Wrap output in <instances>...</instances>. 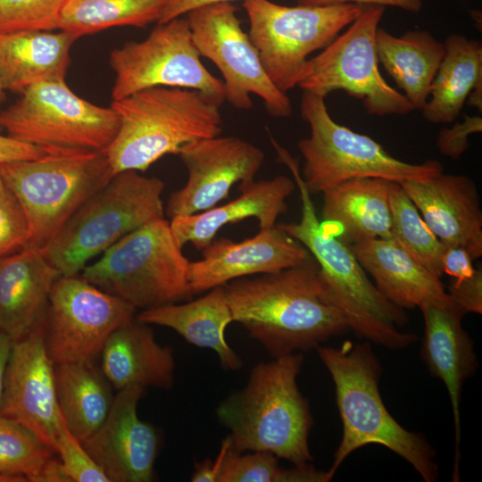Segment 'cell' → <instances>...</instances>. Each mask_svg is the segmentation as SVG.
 <instances>
[{"mask_svg":"<svg viewBox=\"0 0 482 482\" xmlns=\"http://www.w3.org/2000/svg\"><path fill=\"white\" fill-rule=\"evenodd\" d=\"M60 272L42 248L26 247L0 259V330L13 341L44 316Z\"/></svg>","mask_w":482,"mask_h":482,"instance_id":"603a6c76","label":"cell"},{"mask_svg":"<svg viewBox=\"0 0 482 482\" xmlns=\"http://www.w3.org/2000/svg\"><path fill=\"white\" fill-rule=\"evenodd\" d=\"M388 201L391 238L430 272L441 278L445 245L399 183L391 182Z\"/></svg>","mask_w":482,"mask_h":482,"instance_id":"d6a6232c","label":"cell"},{"mask_svg":"<svg viewBox=\"0 0 482 482\" xmlns=\"http://www.w3.org/2000/svg\"><path fill=\"white\" fill-rule=\"evenodd\" d=\"M444 245L482 256V210L476 183L465 175L444 174L399 183Z\"/></svg>","mask_w":482,"mask_h":482,"instance_id":"44dd1931","label":"cell"},{"mask_svg":"<svg viewBox=\"0 0 482 482\" xmlns=\"http://www.w3.org/2000/svg\"><path fill=\"white\" fill-rule=\"evenodd\" d=\"M376 287L392 303L413 309L451 299L440 278L411 256L392 238H373L350 245Z\"/></svg>","mask_w":482,"mask_h":482,"instance_id":"484cf974","label":"cell"},{"mask_svg":"<svg viewBox=\"0 0 482 482\" xmlns=\"http://www.w3.org/2000/svg\"><path fill=\"white\" fill-rule=\"evenodd\" d=\"M376 47L378 62L413 109L421 110L445 54V45L428 31L411 30L395 37L378 28Z\"/></svg>","mask_w":482,"mask_h":482,"instance_id":"f1b7e54d","label":"cell"},{"mask_svg":"<svg viewBox=\"0 0 482 482\" xmlns=\"http://www.w3.org/2000/svg\"><path fill=\"white\" fill-rule=\"evenodd\" d=\"M157 24L145 39L111 52L112 100L153 87L195 89L225 100L222 81L201 62L187 17Z\"/></svg>","mask_w":482,"mask_h":482,"instance_id":"5bb4252c","label":"cell"},{"mask_svg":"<svg viewBox=\"0 0 482 482\" xmlns=\"http://www.w3.org/2000/svg\"><path fill=\"white\" fill-rule=\"evenodd\" d=\"M384 10V6L365 5L345 33L307 60L297 87L324 98L332 91L344 90L361 99L372 115H401L413 111L405 96L393 88L378 70L376 35Z\"/></svg>","mask_w":482,"mask_h":482,"instance_id":"7c38bea8","label":"cell"},{"mask_svg":"<svg viewBox=\"0 0 482 482\" xmlns=\"http://www.w3.org/2000/svg\"><path fill=\"white\" fill-rule=\"evenodd\" d=\"M136 310L79 274L61 276L43 318L50 359L54 364L94 362L111 334L133 320Z\"/></svg>","mask_w":482,"mask_h":482,"instance_id":"9a60e30c","label":"cell"},{"mask_svg":"<svg viewBox=\"0 0 482 482\" xmlns=\"http://www.w3.org/2000/svg\"><path fill=\"white\" fill-rule=\"evenodd\" d=\"M0 113L6 135L43 149L104 151L115 137L119 118L110 107L76 95L65 79L33 85Z\"/></svg>","mask_w":482,"mask_h":482,"instance_id":"30bf717a","label":"cell"},{"mask_svg":"<svg viewBox=\"0 0 482 482\" xmlns=\"http://www.w3.org/2000/svg\"><path fill=\"white\" fill-rule=\"evenodd\" d=\"M232 446L231 440L228 436L221 443L220 449L215 459H206L195 465L194 473L191 476L193 482H220L227 453Z\"/></svg>","mask_w":482,"mask_h":482,"instance_id":"b9f144b4","label":"cell"},{"mask_svg":"<svg viewBox=\"0 0 482 482\" xmlns=\"http://www.w3.org/2000/svg\"><path fill=\"white\" fill-rule=\"evenodd\" d=\"M233 1L236 0H167L157 23L167 22L204 5L215 3H231Z\"/></svg>","mask_w":482,"mask_h":482,"instance_id":"f6af8a7d","label":"cell"},{"mask_svg":"<svg viewBox=\"0 0 482 482\" xmlns=\"http://www.w3.org/2000/svg\"><path fill=\"white\" fill-rule=\"evenodd\" d=\"M29 223L12 192H0V259L23 249L29 241Z\"/></svg>","mask_w":482,"mask_h":482,"instance_id":"74e56055","label":"cell"},{"mask_svg":"<svg viewBox=\"0 0 482 482\" xmlns=\"http://www.w3.org/2000/svg\"><path fill=\"white\" fill-rule=\"evenodd\" d=\"M4 99H5V89L4 88L3 84L1 82V79H0V113L2 112L1 106H2V104L4 103ZM1 129H2V128L0 126V130Z\"/></svg>","mask_w":482,"mask_h":482,"instance_id":"c3c4849f","label":"cell"},{"mask_svg":"<svg viewBox=\"0 0 482 482\" xmlns=\"http://www.w3.org/2000/svg\"><path fill=\"white\" fill-rule=\"evenodd\" d=\"M202 251L203 258L189 264L192 294L224 286L234 279L278 272L311 256L298 240L277 224L240 242L213 239Z\"/></svg>","mask_w":482,"mask_h":482,"instance_id":"d6986e66","label":"cell"},{"mask_svg":"<svg viewBox=\"0 0 482 482\" xmlns=\"http://www.w3.org/2000/svg\"><path fill=\"white\" fill-rule=\"evenodd\" d=\"M224 100L195 89L153 87L112 100L119 129L104 151L112 174L145 171L166 154L219 136Z\"/></svg>","mask_w":482,"mask_h":482,"instance_id":"5b68a950","label":"cell"},{"mask_svg":"<svg viewBox=\"0 0 482 482\" xmlns=\"http://www.w3.org/2000/svg\"><path fill=\"white\" fill-rule=\"evenodd\" d=\"M36 159L0 164L3 181L29 223L24 247L44 248L77 210L113 177L104 151L45 149Z\"/></svg>","mask_w":482,"mask_h":482,"instance_id":"8992f818","label":"cell"},{"mask_svg":"<svg viewBox=\"0 0 482 482\" xmlns=\"http://www.w3.org/2000/svg\"><path fill=\"white\" fill-rule=\"evenodd\" d=\"M473 261L470 253L463 247L445 245L442 258L443 273L452 277L453 279L468 278L477 270Z\"/></svg>","mask_w":482,"mask_h":482,"instance_id":"60d3db41","label":"cell"},{"mask_svg":"<svg viewBox=\"0 0 482 482\" xmlns=\"http://www.w3.org/2000/svg\"><path fill=\"white\" fill-rule=\"evenodd\" d=\"M164 183L137 170L119 172L91 195L43 249L61 276L79 274L89 260L130 232L164 218Z\"/></svg>","mask_w":482,"mask_h":482,"instance_id":"52a82bcc","label":"cell"},{"mask_svg":"<svg viewBox=\"0 0 482 482\" xmlns=\"http://www.w3.org/2000/svg\"><path fill=\"white\" fill-rule=\"evenodd\" d=\"M55 453L71 482H109L81 442L70 431L64 420L59 431Z\"/></svg>","mask_w":482,"mask_h":482,"instance_id":"8d00e7d4","label":"cell"},{"mask_svg":"<svg viewBox=\"0 0 482 482\" xmlns=\"http://www.w3.org/2000/svg\"><path fill=\"white\" fill-rule=\"evenodd\" d=\"M272 144L293 174L302 204L298 222L278 227L298 240L317 262L322 300L359 337L390 350H402L416 342V334L399 329L408 321L404 310L378 291L349 245L322 229L295 160L275 140Z\"/></svg>","mask_w":482,"mask_h":482,"instance_id":"7a4b0ae2","label":"cell"},{"mask_svg":"<svg viewBox=\"0 0 482 482\" xmlns=\"http://www.w3.org/2000/svg\"><path fill=\"white\" fill-rule=\"evenodd\" d=\"M140 386L118 390L102 426L81 444L109 482H150L160 449V436L137 415Z\"/></svg>","mask_w":482,"mask_h":482,"instance_id":"ac0fdd59","label":"cell"},{"mask_svg":"<svg viewBox=\"0 0 482 482\" xmlns=\"http://www.w3.org/2000/svg\"><path fill=\"white\" fill-rule=\"evenodd\" d=\"M302 118L311 134L298 142L303 158L302 179L311 194L357 178H381L402 183L427 180L444 170L436 160L410 163L395 158L373 138L333 120L325 98L303 91Z\"/></svg>","mask_w":482,"mask_h":482,"instance_id":"9c48e42d","label":"cell"},{"mask_svg":"<svg viewBox=\"0 0 482 482\" xmlns=\"http://www.w3.org/2000/svg\"><path fill=\"white\" fill-rule=\"evenodd\" d=\"M291 468L279 467L278 458L262 451L242 454L233 446L229 450L220 482H289Z\"/></svg>","mask_w":482,"mask_h":482,"instance_id":"d590c367","label":"cell"},{"mask_svg":"<svg viewBox=\"0 0 482 482\" xmlns=\"http://www.w3.org/2000/svg\"><path fill=\"white\" fill-rule=\"evenodd\" d=\"M100 355L101 370L117 390L128 386L170 389L173 386V349L159 344L149 325L137 319L113 331Z\"/></svg>","mask_w":482,"mask_h":482,"instance_id":"d4e9b609","label":"cell"},{"mask_svg":"<svg viewBox=\"0 0 482 482\" xmlns=\"http://www.w3.org/2000/svg\"><path fill=\"white\" fill-rule=\"evenodd\" d=\"M315 349L332 378L343 426L328 473L334 477L352 453L376 444L408 461L424 481H436L438 466L433 446L420 433L402 427L383 403L378 386L382 368L370 342L346 340L340 346Z\"/></svg>","mask_w":482,"mask_h":482,"instance_id":"3957f363","label":"cell"},{"mask_svg":"<svg viewBox=\"0 0 482 482\" xmlns=\"http://www.w3.org/2000/svg\"><path fill=\"white\" fill-rule=\"evenodd\" d=\"M450 297L461 307L466 313H482V270L477 269L475 273L462 279H452L449 292Z\"/></svg>","mask_w":482,"mask_h":482,"instance_id":"ab89813d","label":"cell"},{"mask_svg":"<svg viewBox=\"0 0 482 482\" xmlns=\"http://www.w3.org/2000/svg\"><path fill=\"white\" fill-rule=\"evenodd\" d=\"M303 360L294 353L257 363L245 386L220 403L216 415L236 451L269 452L293 465L312 461L313 420L296 382Z\"/></svg>","mask_w":482,"mask_h":482,"instance_id":"277c9868","label":"cell"},{"mask_svg":"<svg viewBox=\"0 0 482 482\" xmlns=\"http://www.w3.org/2000/svg\"><path fill=\"white\" fill-rule=\"evenodd\" d=\"M223 287L233 321L273 358L309 351L349 330L342 316L322 300L319 267L312 255L298 265Z\"/></svg>","mask_w":482,"mask_h":482,"instance_id":"6da1fadb","label":"cell"},{"mask_svg":"<svg viewBox=\"0 0 482 482\" xmlns=\"http://www.w3.org/2000/svg\"><path fill=\"white\" fill-rule=\"evenodd\" d=\"M181 248L170 222L159 219L120 238L80 275L136 309L175 303L193 295Z\"/></svg>","mask_w":482,"mask_h":482,"instance_id":"ba28073f","label":"cell"},{"mask_svg":"<svg viewBox=\"0 0 482 482\" xmlns=\"http://www.w3.org/2000/svg\"><path fill=\"white\" fill-rule=\"evenodd\" d=\"M188 179L169 198L166 213L172 219L213 208L228 197L231 187L253 180L264 161L263 152L234 137H212L185 147L179 154Z\"/></svg>","mask_w":482,"mask_h":482,"instance_id":"e0dca14e","label":"cell"},{"mask_svg":"<svg viewBox=\"0 0 482 482\" xmlns=\"http://www.w3.org/2000/svg\"><path fill=\"white\" fill-rule=\"evenodd\" d=\"M4 187V183L3 181V179L0 173V192L3 190Z\"/></svg>","mask_w":482,"mask_h":482,"instance_id":"681fc988","label":"cell"},{"mask_svg":"<svg viewBox=\"0 0 482 482\" xmlns=\"http://www.w3.org/2000/svg\"><path fill=\"white\" fill-rule=\"evenodd\" d=\"M167 0H67L58 29L80 37L119 26L144 27L158 21Z\"/></svg>","mask_w":482,"mask_h":482,"instance_id":"1f68e13d","label":"cell"},{"mask_svg":"<svg viewBox=\"0 0 482 482\" xmlns=\"http://www.w3.org/2000/svg\"><path fill=\"white\" fill-rule=\"evenodd\" d=\"M0 482H28L25 478L0 472Z\"/></svg>","mask_w":482,"mask_h":482,"instance_id":"7dc6e473","label":"cell"},{"mask_svg":"<svg viewBox=\"0 0 482 482\" xmlns=\"http://www.w3.org/2000/svg\"><path fill=\"white\" fill-rule=\"evenodd\" d=\"M54 451L23 425L0 416V472L36 482Z\"/></svg>","mask_w":482,"mask_h":482,"instance_id":"836d02e7","label":"cell"},{"mask_svg":"<svg viewBox=\"0 0 482 482\" xmlns=\"http://www.w3.org/2000/svg\"><path fill=\"white\" fill-rule=\"evenodd\" d=\"M249 37L272 83L286 93L297 87L310 54L326 47L365 5L285 6L245 0Z\"/></svg>","mask_w":482,"mask_h":482,"instance_id":"8fae6325","label":"cell"},{"mask_svg":"<svg viewBox=\"0 0 482 482\" xmlns=\"http://www.w3.org/2000/svg\"><path fill=\"white\" fill-rule=\"evenodd\" d=\"M58 405L66 426L81 443L104 422L114 395L94 362L54 364Z\"/></svg>","mask_w":482,"mask_h":482,"instance_id":"4dcf8cb0","label":"cell"},{"mask_svg":"<svg viewBox=\"0 0 482 482\" xmlns=\"http://www.w3.org/2000/svg\"><path fill=\"white\" fill-rule=\"evenodd\" d=\"M445 54L421 109L431 123H449L460 114L473 89L482 87V46L475 39L453 33L444 43Z\"/></svg>","mask_w":482,"mask_h":482,"instance_id":"f546056e","label":"cell"},{"mask_svg":"<svg viewBox=\"0 0 482 482\" xmlns=\"http://www.w3.org/2000/svg\"><path fill=\"white\" fill-rule=\"evenodd\" d=\"M295 180L283 175L269 180L240 183V195L223 205L207 211L170 219V224L178 244L190 243L203 250L225 225L255 218L260 229L272 228L287 210V199L295 191Z\"/></svg>","mask_w":482,"mask_h":482,"instance_id":"7402d4cb","label":"cell"},{"mask_svg":"<svg viewBox=\"0 0 482 482\" xmlns=\"http://www.w3.org/2000/svg\"><path fill=\"white\" fill-rule=\"evenodd\" d=\"M237 11L231 3H215L187 12L195 45L201 57L211 60L221 72L224 98L229 104L249 110L253 94L274 117H289L293 112L290 99L269 78Z\"/></svg>","mask_w":482,"mask_h":482,"instance_id":"4fadbf2b","label":"cell"},{"mask_svg":"<svg viewBox=\"0 0 482 482\" xmlns=\"http://www.w3.org/2000/svg\"><path fill=\"white\" fill-rule=\"evenodd\" d=\"M43 318L13 343L1 416L31 430L55 453L63 418L57 401L54 364L45 345Z\"/></svg>","mask_w":482,"mask_h":482,"instance_id":"2e32d148","label":"cell"},{"mask_svg":"<svg viewBox=\"0 0 482 482\" xmlns=\"http://www.w3.org/2000/svg\"><path fill=\"white\" fill-rule=\"evenodd\" d=\"M425 324L420 356L430 374L444 382L450 397L455 432L453 481H460L461 388L478 368L471 337L462 328L465 311L452 298L420 307Z\"/></svg>","mask_w":482,"mask_h":482,"instance_id":"ffe728a7","label":"cell"},{"mask_svg":"<svg viewBox=\"0 0 482 482\" xmlns=\"http://www.w3.org/2000/svg\"><path fill=\"white\" fill-rule=\"evenodd\" d=\"M46 150L0 134V164L21 160L36 159Z\"/></svg>","mask_w":482,"mask_h":482,"instance_id":"7bdbcfd3","label":"cell"},{"mask_svg":"<svg viewBox=\"0 0 482 482\" xmlns=\"http://www.w3.org/2000/svg\"><path fill=\"white\" fill-rule=\"evenodd\" d=\"M390 180L357 178L322 192L320 225L342 243L391 238Z\"/></svg>","mask_w":482,"mask_h":482,"instance_id":"cb8c5ba5","label":"cell"},{"mask_svg":"<svg viewBox=\"0 0 482 482\" xmlns=\"http://www.w3.org/2000/svg\"><path fill=\"white\" fill-rule=\"evenodd\" d=\"M136 319L145 324L171 328L189 344L214 351L225 370H237L243 366L242 358L225 338V330L233 318L223 286L186 303L142 310Z\"/></svg>","mask_w":482,"mask_h":482,"instance_id":"83f0119b","label":"cell"},{"mask_svg":"<svg viewBox=\"0 0 482 482\" xmlns=\"http://www.w3.org/2000/svg\"><path fill=\"white\" fill-rule=\"evenodd\" d=\"M14 341L0 330V416L3 403L5 371Z\"/></svg>","mask_w":482,"mask_h":482,"instance_id":"bcb514c9","label":"cell"},{"mask_svg":"<svg viewBox=\"0 0 482 482\" xmlns=\"http://www.w3.org/2000/svg\"><path fill=\"white\" fill-rule=\"evenodd\" d=\"M78 38L61 29L0 33V79L5 91L21 93L36 84L65 79Z\"/></svg>","mask_w":482,"mask_h":482,"instance_id":"4316f807","label":"cell"},{"mask_svg":"<svg viewBox=\"0 0 482 482\" xmlns=\"http://www.w3.org/2000/svg\"><path fill=\"white\" fill-rule=\"evenodd\" d=\"M296 2L298 4L310 6H328L344 4L394 6L412 12H420L422 8V0H296Z\"/></svg>","mask_w":482,"mask_h":482,"instance_id":"ee69618b","label":"cell"},{"mask_svg":"<svg viewBox=\"0 0 482 482\" xmlns=\"http://www.w3.org/2000/svg\"><path fill=\"white\" fill-rule=\"evenodd\" d=\"M67 0H0V33L58 29Z\"/></svg>","mask_w":482,"mask_h":482,"instance_id":"e575fe53","label":"cell"},{"mask_svg":"<svg viewBox=\"0 0 482 482\" xmlns=\"http://www.w3.org/2000/svg\"><path fill=\"white\" fill-rule=\"evenodd\" d=\"M481 131L482 118L465 114L462 122H457L452 128L445 127L440 130L436 140L438 150L443 155L457 160L470 146L469 136Z\"/></svg>","mask_w":482,"mask_h":482,"instance_id":"f35d334b","label":"cell"}]
</instances>
